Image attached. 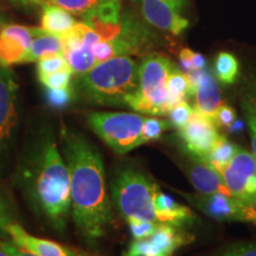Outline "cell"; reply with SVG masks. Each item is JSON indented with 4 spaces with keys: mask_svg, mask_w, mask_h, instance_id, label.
Segmentation results:
<instances>
[{
    "mask_svg": "<svg viewBox=\"0 0 256 256\" xmlns=\"http://www.w3.org/2000/svg\"><path fill=\"white\" fill-rule=\"evenodd\" d=\"M62 142L70 176L74 220L86 238H98L113 220L100 152L82 134L72 130H62Z\"/></svg>",
    "mask_w": 256,
    "mask_h": 256,
    "instance_id": "obj_1",
    "label": "cell"
},
{
    "mask_svg": "<svg viewBox=\"0 0 256 256\" xmlns=\"http://www.w3.org/2000/svg\"><path fill=\"white\" fill-rule=\"evenodd\" d=\"M22 174L32 206L54 228L62 232L72 208L70 176L52 138H42Z\"/></svg>",
    "mask_w": 256,
    "mask_h": 256,
    "instance_id": "obj_2",
    "label": "cell"
},
{
    "mask_svg": "<svg viewBox=\"0 0 256 256\" xmlns=\"http://www.w3.org/2000/svg\"><path fill=\"white\" fill-rule=\"evenodd\" d=\"M138 87L139 64L130 56H116L96 64L78 78L83 98L102 106H126Z\"/></svg>",
    "mask_w": 256,
    "mask_h": 256,
    "instance_id": "obj_3",
    "label": "cell"
},
{
    "mask_svg": "<svg viewBox=\"0 0 256 256\" xmlns=\"http://www.w3.org/2000/svg\"><path fill=\"white\" fill-rule=\"evenodd\" d=\"M174 63L158 52L142 56L139 64V87L127 100L133 110L148 115H168L171 110L168 92V78Z\"/></svg>",
    "mask_w": 256,
    "mask_h": 256,
    "instance_id": "obj_4",
    "label": "cell"
},
{
    "mask_svg": "<svg viewBox=\"0 0 256 256\" xmlns=\"http://www.w3.org/2000/svg\"><path fill=\"white\" fill-rule=\"evenodd\" d=\"M158 188L142 171L124 168L115 178L112 192L115 206L127 222L133 220L158 223L153 194Z\"/></svg>",
    "mask_w": 256,
    "mask_h": 256,
    "instance_id": "obj_5",
    "label": "cell"
},
{
    "mask_svg": "<svg viewBox=\"0 0 256 256\" xmlns=\"http://www.w3.org/2000/svg\"><path fill=\"white\" fill-rule=\"evenodd\" d=\"M144 121L142 115L120 112H94L88 116L92 130L120 154L140 146Z\"/></svg>",
    "mask_w": 256,
    "mask_h": 256,
    "instance_id": "obj_6",
    "label": "cell"
},
{
    "mask_svg": "<svg viewBox=\"0 0 256 256\" xmlns=\"http://www.w3.org/2000/svg\"><path fill=\"white\" fill-rule=\"evenodd\" d=\"M192 238L182 226L158 223L151 236L134 240L122 256H174L179 248L191 242Z\"/></svg>",
    "mask_w": 256,
    "mask_h": 256,
    "instance_id": "obj_7",
    "label": "cell"
},
{
    "mask_svg": "<svg viewBox=\"0 0 256 256\" xmlns=\"http://www.w3.org/2000/svg\"><path fill=\"white\" fill-rule=\"evenodd\" d=\"M178 130L185 150L192 158L200 160L209 156L220 136L216 124L194 108L188 122Z\"/></svg>",
    "mask_w": 256,
    "mask_h": 256,
    "instance_id": "obj_8",
    "label": "cell"
},
{
    "mask_svg": "<svg viewBox=\"0 0 256 256\" xmlns=\"http://www.w3.org/2000/svg\"><path fill=\"white\" fill-rule=\"evenodd\" d=\"M185 0H142V14L145 20L159 30L180 34L188 26L182 14Z\"/></svg>",
    "mask_w": 256,
    "mask_h": 256,
    "instance_id": "obj_9",
    "label": "cell"
},
{
    "mask_svg": "<svg viewBox=\"0 0 256 256\" xmlns=\"http://www.w3.org/2000/svg\"><path fill=\"white\" fill-rule=\"evenodd\" d=\"M43 32L42 28L5 24L0 28V66L8 68L23 63L34 38Z\"/></svg>",
    "mask_w": 256,
    "mask_h": 256,
    "instance_id": "obj_10",
    "label": "cell"
},
{
    "mask_svg": "<svg viewBox=\"0 0 256 256\" xmlns=\"http://www.w3.org/2000/svg\"><path fill=\"white\" fill-rule=\"evenodd\" d=\"M17 92L18 83L14 72L0 66V153L8 144L12 130L17 124Z\"/></svg>",
    "mask_w": 256,
    "mask_h": 256,
    "instance_id": "obj_11",
    "label": "cell"
},
{
    "mask_svg": "<svg viewBox=\"0 0 256 256\" xmlns=\"http://www.w3.org/2000/svg\"><path fill=\"white\" fill-rule=\"evenodd\" d=\"M217 171L222 176L224 184L232 197H248L246 192V183L250 176L256 174V158L252 153L238 147L228 164L220 168Z\"/></svg>",
    "mask_w": 256,
    "mask_h": 256,
    "instance_id": "obj_12",
    "label": "cell"
},
{
    "mask_svg": "<svg viewBox=\"0 0 256 256\" xmlns=\"http://www.w3.org/2000/svg\"><path fill=\"white\" fill-rule=\"evenodd\" d=\"M190 74L194 87V98H196V107L202 115L212 121L216 124V114L220 101V89L217 82L216 76L206 68Z\"/></svg>",
    "mask_w": 256,
    "mask_h": 256,
    "instance_id": "obj_13",
    "label": "cell"
},
{
    "mask_svg": "<svg viewBox=\"0 0 256 256\" xmlns=\"http://www.w3.org/2000/svg\"><path fill=\"white\" fill-rule=\"evenodd\" d=\"M5 232L11 236L16 244L38 256H87L57 242L32 236L18 223L10 222L5 226Z\"/></svg>",
    "mask_w": 256,
    "mask_h": 256,
    "instance_id": "obj_14",
    "label": "cell"
},
{
    "mask_svg": "<svg viewBox=\"0 0 256 256\" xmlns=\"http://www.w3.org/2000/svg\"><path fill=\"white\" fill-rule=\"evenodd\" d=\"M182 194L210 218L220 222H236L238 202L235 197L224 194H186L182 192Z\"/></svg>",
    "mask_w": 256,
    "mask_h": 256,
    "instance_id": "obj_15",
    "label": "cell"
},
{
    "mask_svg": "<svg viewBox=\"0 0 256 256\" xmlns=\"http://www.w3.org/2000/svg\"><path fill=\"white\" fill-rule=\"evenodd\" d=\"M194 162L188 166L186 174L192 186L203 194H224L232 196L228 188L224 184L220 172L206 160L192 158Z\"/></svg>",
    "mask_w": 256,
    "mask_h": 256,
    "instance_id": "obj_16",
    "label": "cell"
},
{
    "mask_svg": "<svg viewBox=\"0 0 256 256\" xmlns=\"http://www.w3.org/2000/svg\"><path fill=\"white\" fill-rule=\"evenodd\" d=\"M153 206L158 223L183 226L185 224H190L194 220V214L188 208L178 204L174 198L160 191L159 188H156L153 194Z\"/></svg>",
    "mask_w": 256,
    "mask_h": 256,
    "instance_id": "obj_17",
    "label": "cell"
},
{
    "mask_svg": "<svg viewBox=\"0 0 256 256\" xmlns=\"http://www.w3.org/2000/svg\"><path fill=\"white\" fill-rule=\"evenodd\" d=\"M76 23V19L66 10L55 5H43L42 28L48 34L63 36L72 30Z\"/></svg>",
    "mask_w": 256,
    "mask_h": 256,
    "instance_id": "obj_18",
    "label": "cell"
},
{
    "mask_svg": "<svg viewBox=\"0 0 256 256\" xmlns=\"http://www.w3.org/2000/svg\"><path fill=\"white\" fill-rule=\"evenodd\" d=\"M241 107L250 136L252 154L256 158V78L246 80L241 90Z\"/></svg>",
    "mask_w": 256,
    "mask_h": 256,
    "instance_id": "obj_19",
    "label": "cell"
},
{
    "mask_svg": "<svg viewBox=\"0 0 256 256\" xmlns=\"http://www.w3.org/2000/svg\"><path fill=\"white\" fill-rule=\"evenodd\" d=\"M168 92L171 108L179 102L185 101L188 98L194 96V87L190 74L177 68L174 64L168 74Z\"/></svg>",
    "mask_w": 256,
    "mask_h": 256,
    "instance_id": "obj_20",
    "label": "cell"
},
{
    "mask_svg": "<svg viewBox=\"0 0 256 256\" xmlns=\"http://www.w3.org/2000/svg\"><path fill=\"white\" fill-rule=\"evenodd\" d=\"M62 38L57 34H48L44 31L43 34H38L37 37L32 40L30 49L28 50L25 55L23 63L28 62H37L43 57L52 54H62Z\"/></svg>",
    "mask_w": 256,
    "mask_h": 256,
    "instance_id": "obj_21",
    "label": "cell"
},
{
    "mask_svg": "<svg viewBox=\"0 0 256 256\" xmlns=\"http://www.w3.org/2000/svg\"><path fill=\"white\" fill-rule=\"evenodd\" d=\"M62 54L66 57L72 74H75L78 78L84 75L86 72H88L98 64L94 54H92V46L86 43H83L78 48H75V49L63 51Z\"/></svg>",
    "mask_w": 256,
    "mask_h": 256,
    "instance_id": "obj_22",
    "label": "cell"
},
{
    "mask_svg": "<svg viewBox=\"0 0 256 256\" xmlns=\"http://www.w3.org/2000/svg\"><path fill=\"white\" fill-rule=\"evenodd\" d=\"M240 72V64L236 57L230 52H220L215 60V76L224 84L236 82Z\"/></svg>",
    "mask_w": 256,
    "mask_h": 256,
    "instance_id": "obj_23",
    "label": "cell"
},
{
    "mask_svg": "<svg viewBox=\"0 0 256 256\" xmlns=\"http://www.w3.org/2000/svg\"><path fill=\"white\" fill-rule=\"evenodd\" d=\"M238 150V146H236L234 142H229L226 136H220L218 142H216V145L211 150L209 156L204 160L209 162L211 166H214L216 170H218L222 166L228 164L232 156H235Z\"/></svg>",
    "mask_w": 256,
    "mask_h": 256,
    "instance_id": "obj_24",
    "label": "cell"
},
{
    "mask_svg": "<svg viewBox=\"0 0 256 256\" xmlns=\"http://www.w3.org/2000/svg\"><path fill=\"white\" fill-rule=\"evenodd\" d=\"M104 0H43L42 5H55L70 14L84 17L94 11Z\"/></svg>",
    "mask_w": 256,
    "mask_h": 256,
    "instance_id": "obj_25",
    "label": "cell"
},
{
    "mask_svg": "<svg viewBox=\"0 0 256 256\" xmlns=\"http://www.w3.org/2000/svg\"><path fill=\"white\" fill-rule=\"evenodd\" d=\"M168 127L170 122L168 121L158 119V118H145L142 130V138H140V146L159 139Z\"/></svg>",
    "mask_w": 256,
    "mask_h": 256,
    "instance_id": "obj_26",
    "label": "cell"
},
{
    "mask_svg": "<svg viewBox=\"0 0 256 256\" xmlns=\"http://www.w3.org/2000/svg\"><path fill=\"white\" fill-rule=\"evenodd\" d=\"M68 62H66V57L63 54H52V55H48L43 58H40L37 63V74L38 78H44V76L50 75L60 70L68 69Z\"/></svg>",
    "mask_w": 256,
    "mask_h": 256,
    "instance_id": "obj_27",
    "label": "cell"
},
{
    "mask_svg": "<svg viewBox=\"0 0 256 256\" xmlns=\"http://www.w3.org/2000/svg\"><path fill=\"white\" fill-rule=\"evenodd\" d=\"M74 90L72 86L66 88L58 89H50L46 88V104L50 107L55 108V110H62V108L68 107L70 102L72 101Z\"/></svg>",
    "mask_w": 256,
    "mask_h": 256,
    "instance_id": "obj_28",
    "label": "cell"
},
{
    "mask_svg": "<svg viewBox=\"0 0 256 256\" xmlns=\"http://www.w3.org/2000/svg\"><path fill=\"white\" fill-rule=\"evenodd\" d=\"M194 108L188 104V101H182L179 104H174L168 113L170 126L174 128H182L190 119Z\"/></svg>",
    "mask_w": 256,
    "mask_h": 256,
    "instance_id": "obj_29",
    "label": "cell"
},
{
    "mask_svg": "<svg viewBox=\"0 0 256 256\" xmlns=\"http://www.w3.org/2000/svg\"><path fill=\"white\" fill-rule=\"evenodd\" d=\"M238 217L236 222L256 223V194L244 198H236Z\"/></svg>",
    "mask_w": 256,
    "mask_h": 256,
    "instance_id": "obj_30",
    "label": "cell"
},
{
    "mask_svg": "<svg viewBox=\"0 0 256 256\" xmlns=\"http://www.w3.org/2000/svg\"><path fill=\"white\" fill-rule=\"evenodd\" d=\"M72 69H63L60 72H56L50 75L44 76V78H40V81L43 83V86L46 88L50 89H58V88H66L69 87L70 83H72Z\"/></svg>",
    "mask_w": 256,
    "mask_h": 256,
    "instance_id": "obj_31",
    "label": "cell"
},
{
    "mask_svg": "<svg viewBox=\"0 0 256 256\" xmlns=\"http://www.w3.org/2000/svg\"><path fill=\"white\" fill-rule=\"evenodd\" d=\"M128 224H130V234H132L134 240L147 238L156 232V226H158V223L156 222L142 220H133L128 222Z\"/></svg>",
    "mask_w": 256,
    "mask_h": 256,
    "instance_id": "obj_32",
    "label": "cell"
},
{
    "mask_svg": "<svg viewBox=\"0 0 256 256\" xmlns=\"http://www.w3.org/2000/svg\"><path fill=\"white\" fill-rule=\"evenodd\" d=\"M212 256H256V243H235Z\"/></svg>",
    "mask_w": 256,
    "mask_h": 256,
    "instance_id": "obj_33",
    "label": "cell"
},
{
    "mask_svg": "<svg viewBox=\"0 0 256 256\" xmlns=\"http://www.w3.org/2000/svg\"><path fill=\"white\" fill-rule=\"evenodd\" d=\"M236 119V112L232 106L222 104L220 106L216 114V126L217 127H228L234 120Z\"/></svg>",
    "mask_w": 256,
    "mask_h": 256,
    "instance_id": "obj_34",
    "label": "cell"
},
{
    "mask_svg": "<svg viewBox=\"0 0 256 256\" xmlns=\"http://www.w3.org/2000/svg\"><path fill=\"white\" fill-rule=\"evenodd\" d=\"M2 246L11 256H38L34 252L26 250V249L19 247L14 242H2Z\"/></svg>",
    "mask_w": 256,
    "mask_h": 256,
    "instance_id": "obj_35",
    "label": "cell"
},
{
    "mask_svg": "<svg viewBox=\"0 0 256 256\" xmlns=\"http://www.w3.org/2000/svg\"><path fill=\"white\" fill-rule=\"evenodd\" d=\"M192 56H194V51L188 49V48H185L179 54V62H180L182 69L185 72H194V69H192Z\"/></svg>",
    "mask_w": 256,
    "mask_h": 256,
    "instance_id": "obj_36",
    "label": "cell"
},
{
    "mask_svg": "<svg viewBox=\"0 0 256 256\" xmlns=\"http://www.w3.org/2000/svg\"><path fill=\"white\" fill-rule=\"evenodd\" d=\"M206 68V60L202 54L194 52V56H192V69L194 72H197V70H203Z\"/></svg>",
    "mask_w": 256,
    "mask_h": 256,
    "instance_id": "obj_37",
    "label": "cell"
},
{
    "mask_svg": "<svg viewBox=\"0 0 256 256\" xmlns=\"http://www.w3.org/2000/svg\"><path fill=\"white\" fill-rule=\"evenodd\" d=\"M244 127H246L244 121L242 119H238V118H236V119L234 120L228 127H226V130H228V132L230 134H238L244 130Z\"/></svg>",
    "mask_w": 256,
    "mask_h": 256,
    "instance_id": "obj_38",
    "label": "cell"
},
{
    "mask_svg": "<svg viewBox=\"0 0 256 256\" xmlns=\"http://www.w3.org/2000/svg\"><path fill=\"white\" fill-rule=\"evenodd\" d=\"M11 222L8 218V211H6V208L2 204V202L0 200V229L5 230V226Z\"/></svg>",
    "mask_w": 256,
    "mask_h": 256,
    "instance_id": "obj_39",
    "label": "cell"
},
{
    "mask_svg": "<svg viewBox=\"0 0 256 256\" xmlns=\"http://www.w3.org/2000/svg\"><path fill=\"white\" fill-rule=\"evenodd\" d=\"M246 192H247L248 197L256 194V174H252L247 179V183H246Z\"/></svg>",
    "mask_w": 256,
    "mask_h": 256,
    "instance_id": "obj_40",
    "label": "cell"
},
{
    "mask_svg": "<svg viewBox=\"0 0 256 256\" xmlns=\"http://www.w3.org/2000/svg\"><path fill=\"white\" fill-rule=\"evenodd\" d=\"M16 2L28 5V4H42L43 0H16Z\"/></svg>",
    "mask_w": 256,
    "mask_h": 256,
    "instance_id": "obj_41",
    "label": "cell"
},
{
    "mask_svg": "<svg viewBox=\"0 0 256 256\" xmlns=\"http://www.w3.org/2000/svg\"><path fill=\"white\" fill-rule=\"evenodd\" d=\"M0 256H11L8 254V252L5 250L4 248H2V243H0Z\"/></svg>",
    "mask_w": 256,
    "mask_h": 256,
    "instance_id": "obj_42",
    "label": "cell"
},
{
    "mask_svg": "<svg viewBox=\"0 0 256 256\" xmlns=\"http://www.w3.org/2000/svg\"><path fill=\"white\" fill-rule=\"evenodd\" d=\"M4 25H5V19H4V17H2V12H0V28L4 26Z\"/></svg>",
    "mask_w": 256,
    "mask_h": 256,
    "instance_id": "obj_43",
    "label": "cell"
}]
</instances>
